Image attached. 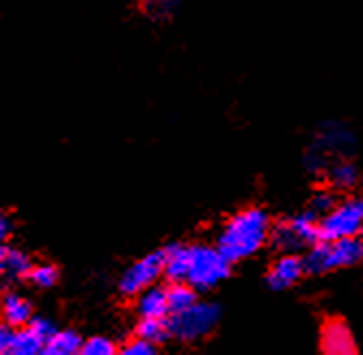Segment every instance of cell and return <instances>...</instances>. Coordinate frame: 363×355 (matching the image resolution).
I'll return each mask as SVG.
<instances>
[{
	"instance_id": "cell-1",
	"label": "cell",
	"mask_w": 363,
	"mask_h": 355,
	"mask_svg": "<svg viewBox=\"0 0 363 355\" xmlns=\"http://www.w3.org/2000/svg\"><path fill=\"white\" fill-rule=\"evenodd\" d=\"M270 234H272L270 214L264 208L247 206L234 212L223 224L216 236V247L234 264L255 256L270 241Z\"/></svg>"
},
{
	"instance_id": "cell-2",
	"label": "cell",
	"mask_w": 363,
	"mask_h": 355,
	"mask_svg": "<svg viewBox=\"0 0 363 355\" xmlns=\"http://www.w3.org/2000/svg\"><path fill=\"white\" fill-rule=\"evenodd\" d=\"M359 262H363V236L320 241L305 253V266L311 275L348 269V266H354Z\"/></svg>"
},
{
	"instance_id": "cell-3",
	"label": "cell",
	"mask_w": 363,
	"mask_h": 355,
	"mask_svg": "<svg viewBox=\"0 0 363 355\" xmlns=\"http://www.w3.org/2000/svg\"><path fill=\"white\" fill-rule=\"evenodd\" d=\"M230 271H232V262L218 251L216 245H206V243L189 245L186 284H191L197 293L212 290L230 275Z\"/></svg>"
},
{
	"instance_id": "cell-4",
	"label": "cell",
	"mask_w": 363,
	"mask_h": 355,
	"mask_svg": "<svg viewBox=\"0 0 363 355\" xmlns=\"http://www.w3.org/2000/svg\"><path fill=\"white\" fill-rule=\"evenodd\" d=\"M270 243L284 253H294L298 249H311L320 243V217L309 208L281 221L270 234Z\"/></svg>"
},
{
	"instance_id": "cell-5",
	"label": "cell",
	"mask_w": 363,
	"mask_h": 355,
	"mask_svg": "<svg viewBox=\"0 0 363 355\" xmlns=\"http://www.w3.org/2000/svg\"><path fill=\"white\" fill-rule=\"evenodd\" d=\"M220 321V307L214 301H197L193 307L179 315H171L169 336L177 342H197L214 332Z\"/></svg>"
},
{
	"instance_id": "cell-6",
	"label": "cell",
	"mask_w": 363,
	"mask_h": 355,
	"mask_svg": "<svg viewBox=\"0 0 363 355\" xmlns=\"http://www.w3.org/2000/svg\"><path fill=\"white\" fill-rule=\"evenodd\" d=\"M363 234V200L350 197L340 202L320 219V241H340Z\"/></svg>"
},
{
	"instance_id": "cell-7",
	"label": "cell",
	"mask_w": 363,
	"mask_h": 355,
	"mask_svg": "<svg viewBox=\"0 0 363 355\" xmlns=\"http://www.w3.org/2000/svg\"><path fill=\"white\" fill-rule=\"evenodd\" d=\"M162 275H164L162 251L147 253V256L139 258L136 262H132L123 271V275L119 278V290H121V295L136 299L147 288L156 286Z\"/></svg>"
},
{
	"instance_id": "cell-8",
	"label": "cell",
	"mask_w": 363,
	"mask_h": 355,
	"mask_svg": "<svg viewBox=\"0 0 363 355\" xmlns=\"http://www.w3.org/2000/svg\"><path fill=\"white\" fill-rule=\"evenodd\" d=\"M320 355H359L350 327L337 319H325L320 325Z\"/></svg>"
},
{
	"instance_id": "cell-9",
	"label": "cell",
	"mask_w": 363,
	"mask_h": 355,
	"mask_svg": "<svg viewBox=\"0 0 363 355\" xmlns=\"http://www.w3.org/2000/svg\"><path fill=\"white\" fill-rule=\"evenodd\" d=\"M307 273L305 258L298 253H281L266 271V284L272 290H286Z\"/></svg>"
},
{
	"instance_id": "cell-10",
	"label": "cell",
	"mask_w": 363,
	"mask_h": 355,
	"mask_svg": "<svg viewBox=\"0 0 363 355\" xmlns=\"http://www.w3.org/2000/svg\"><path fill=\"white\" fill-rule=\"evenodd\" d=\"M45 342L37 338L28 327L11 329L3 325L0 329V355H41Z\"/></svg>"
},
{
	"instance_id": "cell-11",
	"label": "cell",
	"mask_w": 363,
	"mask_h": 355,
	"mask_svg": "<svg viewBox=\"0 0 363 355\" xmlns=\"http://www.w3.org/2000/svg\"><path fill=\"white\" fill-rule=\"evenodd\" d=\"M35 262L18 247H11L9 243H3L0 247V273H3L5 282H20L28 280Z\"/></svg>"
},
{
	"instance_id": "cell-12",
	"label": "cell",
	"mask_w": 363,
	"mask_h": 355,
	"mask_svg": "<svg viewBox=\"0 0 363 355\" xmlns=\"http://www.w3.org/2000/svg\"><path fill=\"white\" fill-rule=\"evenodd\" d=\"M3 319H5V325L11 329L28 327L33 321L30 301L18 290H7L3 297Z\"/></svg>"
},
{
	"instance_id": "cell-13",
	"label": "cell",
	"mask_w": 363,
	"mask_h": 355,
	"mask_svg": "<svg viewBox=\"0 0 363 355\" xmlns=\"http://www.w3.org/2000/svg\"><path fill=\"white\" fill-rule=\"evenodd\" d=\"M136 315L139 319H169L171 310L167 301V288L152 286L136 297Z\"/></svg>"
},
{
	"instance_id": "cell-14",
	"label": "cell",
	"mask_w": 363,
	"mask_h": 355,
	"mask_svg": "<svg viewBox=\"0 0 363 355\" xmlns=\"http://www.w3.org/2000/svg\"><path fill=\"white\" fill-rule=\"evenodd\" d=\"M160 251H162V260H164V278L169 280V284L186 282V275H189V245L173 243V245H167Z\"/></svg>"
},
{
	"instance_id": "cell-15",
	"label": "cell",
	"mask_w": 363,
	"mask_h": 355,
	"mask_svg": "<svg viewBox=\"0 0 363 355\" xmlns=\"http://www.w3.org/2000/svg\"><path fill=\"white\" fill-rule=\"evenodd\" d=\"M82 340L84 338L74 329H59L55 338L45 342L41 355H78Z\"/></svg>"
},
{
	"instance_id": "cell-16",
	"label": "cell",
	"mask_w": 363,
	"mask_h": 355,
	"mask_svg": "<svg viewBox=\"0 0 363 355\" xmlns=\"http://www.w3.org/2000/svg\"><path fill=\"white\" fill-rule=\"evenodd\" d=\"M199 293L186 284V282H175V284H169L167 286V301H169V310H171V315H179V312H184V310L193 307L199 297Z\"/></svg>"
},
{
	"instance_id": "cell-17",
	"label": "cell",
	"mask_w": 363,
	"mask_h": 355,
	"mask_svg": "<svg viewBox=\"0 0 363 355\" xmlns=\"http://www.w3.org/2000/svg\"><path fill=\"white\" fill-rule=\"evenodd\" d=\"M132 338H139L152 344H160L164 342L169 336V323L167 319H139L134 325V336Z\"/></svg>"
},
{
	"instance_id": "cell-18",
	"label": "cell",
	"mask_w": 363,
	"mask_h": 355,
	"mask_svg": "<svg viewBox=\"0 0 363 355\" xmlns=\"http://www.w3.org/2000/svg\"><path fill=\"white\" fill-rule=\"evenodd\" d=\"M359 169L350 160H337L329 167V185L335 189H350L359 182Z\"/></svg>"
},
{
	"instance_id": "cell-19",
	"label": "cell",
	"mask_w": 363,
	"mask_h": 355,
	"mask_svg": "<svg viewBox=\"0 0 363 355\" xmlns=\"http://www.w3.org/2000/svg\"><path fill=\"white\" fill-rule=\"evenodd\" d=\"M179 3L182 0H136V7L150 20H164L173 16Z\"/></svg>"
},
{
	"instance_id": "cell-20",
	"label": "cell",
	"mask_w": 363,
	"mask_h": 355,
	"mask_svg": "<svg viewBox=\"0 0 363 355\" xmlns=\"http://www.w3.org/2000/svg\"><path fill=\"white\" fill-rule=\"evenodd\" d=\"M28 282H30L35 288H41V290L52 288V286H57V282H59V269H57L55 264H50V262H37V264L33 266L30 275H28Z\"/></svg>"
},
{
	"instance_id": "cell-21",
	"label": "cell",
	"mask_w": 363,
	"mask_h": 355,
	"mask_svg": "<svg viewBox=\"0 0 363 355\" xmlns=\"http://www.w3.org/2000/svg\"><path fill=\"white\" fill-rule=\"evenodd\" d=\"M119 346L106 336H91L82 340L78 355H117Z\"/></svg>"
},
{
	"instance_id": "cell-22",
	"label": "cell",
	"mask_w": 363,
	"mask_h": 355,
	"mask_svg": "<svg viewBox=\"0 0 363 355\" xmlns=\"http://www.w3.org/2000/svg\"><path fill=\"white\" fill-rule=\"evenodd\" d=\"M117 355H164V351L160 349V344H152L139 338H130L119 346Z\"/></svg>"
},
{
	"instance_id": "cell-23",
	"label": "cell",
	"mask_w": 363,
	"mask_h": 355,
	"mask_svg": "<svg viewBox=\"0 0 363 355\" xmlns=\"http://www.w3.org/2000/svg\"><path fill=\"white\" fill-rule=\"evenodd\" d=\"M340 202H337V197L333 195V191H329V189H325V191H318V193H313L311 195V202H309V210L311 212H315L318 217H327L335 206H337Z\"/></svg>"
},
{
	"instance_id": "cell-24",
	"label": "cell",
	"mask_w": 363,
	"mask_h": 355,
	"mask_svg": "<svg viewBox=\"0 0 363 355\" xmlns=\"http://www.w3.org/2000/svg\"><path fill=\"white\" fill-rule=\"evenodd\" d=\"M28 329L37 336V338H41L43 342H48L50 338H55L57 336V325L50 321V319H45V317H33V321H30V325H28Z\"/></svg>"
},
{
	"instance_id": "cell-25",
	"label": "cell",
	"mask_w": 363,
	"mask_h": 355,
	"mask_svg": "<svg viewBox=\"0 0 363 355\" xmlns=\"http://www.w3.org/2000/svg\"><path fill=\"white\" fill-rule=\"evenodd\" d=\"M11 232H13V221L7 212H3L0 214V239H3V243H9Z\"/></svg>"
},
{
	"instance_id": "cell-26",
	"label": "cell",
	"mask_w": 363,
	"mask_h": 355,
	"mask_svg": "<svg viewBox=\"0 0 363 355\" xmlns=\"http://www.w3.org/2000/svg\"><path fill=\"white\" fill-rule=\"evenodd\" d=\"M361 178H363V175H361Z\"/></svg>"
}]
</instances>
